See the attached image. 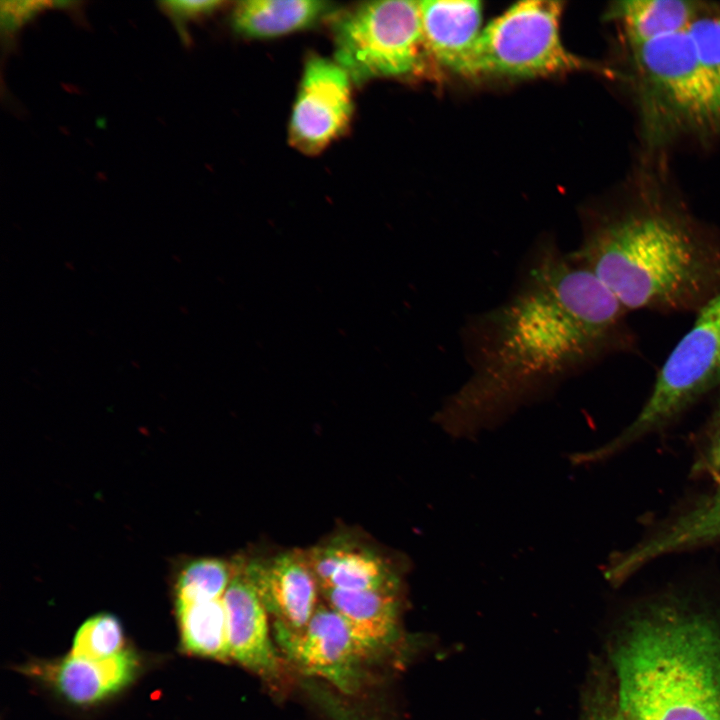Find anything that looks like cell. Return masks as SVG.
I'll return each instance as SVG.
<instances>
[{
  "mask_svg": "<svg viewBox=\"0 0 720 720\" xmlns=\"http://www.w3.org/2000/svg\"><path fill=\"white\" fill-rule=\"evenodd\" d=\"M223 596L227 617L230 659L262 676L278 672L279 660L270 635L268 612L256 590L240 569Z\"/></svg>",
  "mask_w": 720,
  "mask_h": 720,
  "instance_id": "11",
  "label": "cell"
},
{
  "mask_svg": "<svg viewBox=\"0 0 720 720\" xmlns=\"http://www.w3.org/2000/svg\"><path fill=\"white\" fill-rule=\"evenodd\" d=\"M304 552L319 590H400L396 567L363 544L336 538Z\"/></svg>",
  "mask_w": 720,
  "mask_h": 720,
  "instance_id": "13",
  "label": "cell"
},
{
  "mask_svg": "<svg viewBox=\"0 0 720 720\" xmlns=\"http://www.w3.org/2000/svg\"><path fill=\"white\" fill-rule=\"evenodd\" d=\"M570 256L628 311L697 313L720 293V235L656 194L599 218Z\"/></svg>",
  "mask_w": 720,
  "mask_h": 720,
  "instance_id": "2",
  "label": "cell"
},
{
  "mask_svg": "<svg viewBox=\"0 0 720 720\" xmlns=\"http://www.w3.org/2000/svg\"><path fill=\"white\" fill-rule=\"evenodd\" d=\"M176 613L182 644L187 652L217 660L230 658L223 598L176 603Z\"/></svg>",
  "mask_w": 720,
  "mask_h": 720,
  "instance_id": "18",
  "label": "cell"
},
{
  "mask_svg": "<svg viewBox=\"0 0 720 720\" xmlns=\"http://www.w3.org/2000/svg\"><path fill=\"white\" fill-rule=\"evenodd\" d=\"M319 591L322 600L345 621L365 659L396 640L400 590Z\"/></svg>",
  "mask_w": 720,
  "mask_h": 720,
  "instance_id": "15",
  "label": "cell"
},
{
  "mask_svg": "<svg viewBox=\"0 0 720 720\" xmlns=\"http://www.w3.org/2000/svg\"><path fill=\"white\" fill-rule=\"evenodd\" d=\"M274 623L292 632L309 623L319 601V586L304 550H290L266 559H237Z\"/></svg>",
  "mask_w": 720,
  "mask_h": 720,
  "instance_id": "10",
  "label": "cell"
},
{
  "mask_svg": "<svg viewBox=\"0 0 720 720\" xmlns=\"http://www.w3.org/2000/svg\"><path fill=\"white\" fill-rule=\"evenodd\" d=\"M339 720H367L362 714L350 712L343 715Z\"/></svg>",
  "mask_w": 720,
  "mask_h": 720,
  "instance_id": "25",
  "label": "cell"
},
{
  "mask_svg": "<svg viewBox=\"0 0 720 720\" xmlns=\"http://www.w3.org/2000/svg\"><path fill=\"white\" fill-rule=\"evenodd\" d=\"M334 9L325 1L247 0L234 7L232 23L245 37L268 39L311 27Z\"/></svg>",
  "mask_w": 720,
  "mask_h": 720,
  "instance_id": "17",
  "label": "cell"
},
{
  "mask_svg": "<svg viewBox=\"0 0 720 720\" xmlns=\"http://www.w3.org/2000/svg\"><path fill=\"white\" fill-rule=\"evenodd\" d=\"M709 471L720 470V438L713 444L703 464Z\"/></svg>",
  "mask_w": 720,
  "mask_h": 720,
  "instance_id": "24",
  "label": "cell"
},
{
  "mask_svg": "<svg viewBox=\"0 0 720 720\" xmlns=\"http://www.w3.org/2000/svg\"><path fill=\"white\" fill-rule=\"evenodd\" d=\"M587 704L585 720H627L619 707L611 672L600 677Z\"/></svg>",
  "mask_w": 720,
  "mask_h": 720,
  "instance_id": "22",
  "label": "cell"
},
{
  "mask_svg": "<svg viewBox=\"0 0 720 720\" xmlns=\"http://www.w3.org/2000/svg\"><path fill=\"white\" fill-rule=\"evenodd\" d=\"M705 8L683 0H624L612 3L609 19L621 27L629 47L687 31Z\"/></svg>",
  "mask_w": 720,
  "mask_h": 720,
  "instance_id": "16",
  "label": "cell"
},
{
  "mask_svg": "<svg viewBox=\"0 0 720 720\" xmlns=\"http://www.w3.org/2000/svg\"><path fill=\"white\" fill-rule=\"evenodd\" d=\"M610 671L627 720H720V620L675 598L633 611Z\"/></svg>",
  "mask_w": 720,
  "mask_h": 720,
  "instance_id": "3",
  "label": "cell"
},
{
  "mask_svg": "<svg viewBox=\"0 0 720 720\" xmlns=\"http://www.w3.org/2000/svg\"><path fill=\"white\" fill-rule=\"evenodd\" d=\"M657 374L640 413L616 438L577 454V464L611 456L638 438L664 426L720 384V293L697 313Z\"/></svg>",
  "mask_w": 720,
  "mask_h": 720,
  "instance_id": "5",
  "label": "cell"
},
{
  "mask_svg": "<svg viewBox=\"0 0 720 720\" xmlns=\"http://www.w3.org/2000/svg\"><path fill=\"white\" fill-rule=\"evenodd\" d=\"M235 570V561L228 562L217 558H201L187 563L176 580V603L223 598Z\"/></svg>",
  "mask_w": 720,
  "mask_h": 720,
  "instance_id": "19",
  "label": "cell"
},
{
  "mask_svg": "<svg viewBox=\"0 0 720 720\" xmlns=\"http://www.w3.org/2000/svg\"><path fill=\"white\" fill-rule=\"evenodd\" d=\"M688 33L700 60L720 81V16L702 13Z\"/></svg>",
  "mask_w": 720,
  "mask_h": 720,
  "instance_id": "21",
  "label": "cell"
},
{
  "mask_svg": "<svg viewBox=\"0 0 720 720\" xmlns=\"http://www.w3.org/2000/svg\"><path fill=\"white\" fill-rule=\"evenodd\" d=\"M562 3L524 1L481 32L475 75L535 77L594 67L570 53L560 38Z\"/></svg>",
  "mask_w": 720,
  "mask_h": 720,
  "instance_id": "7",
  "label": "cell"
},
{
  "mask_svg": "<svg viewBox=\"0 0 720 720\" xmlns=\"http://www.w3.org/2000/svg\"><path fill=\"white\" fill-rule=\"evenodd\" d=\"M425 52L451 71L474 76L482 30L479 1H419Z\"/></svg>",
  "mask_w": 720,
  "mask_h": 720,
  "instance_id": "12",
  "label": "cell"
},
{
  "mask_svg": "<svg viewBox=\"0 0 720 720\" xmlns=\"http://www.w3.org/2000/svg\"><path fill=\"white\" fill-rule=\"evenodd\" d=\"M629 49L649 146L720 135V81L700 60L688 30Z\"/></svg>",
  "mask_w": 720,
  "mask_h": 720,
  "instance_id": "4",
  "label": "cell"
},
{
  "mask_svg": "<svg viewBox=\"0 0 720 720\" xmlns=\"http://www.w3.org/2000/svg\"><path fill=\"white\" fill-rule=\"evenodd\" d=\"M164 4V8L176 18L177 22H184L185 19L209 14L223 3L220 1H172Z\"/></svg>",
  "mask_w": 720,
  "mask_h": 720,
  "instance_id": "23",
  "label": "cell"
},
{
  "mask_svg": "<svg viewBox=\"0 0 720 720\" xmlns=\"http://www.w3.org/2000/svg\"><path fill=\"white\" fill-rule=\"evenodd\" d=\"M352 81L336 61L307 60L289 122L295 148L314 155L344 132L353 111Z\"/></svg>",
  "mask_w": 720,
  "mask_h": 720,
  "instance_id": "8",
  "label": "cell"
},
{
  "mask_svg": "<svg viewBox=\"0 0 720 720\" xmlns=\"http://www.w3.org/2000/svg\"><path fill=\"white\" fill-rule=\"evenodd\" d=\"M137 665L134 653L126 649L103 660L70 654L58 661L33 664L26 671L49 682L68 701L89 705L124 688L134 678Z\"/></svg>",
  "mask_w": 720,
  "mask_h": 720,
  "instance_id": "14",
  "label": "cell"
},
{
  "mask_svg": "<svg viewBox=\"0 0 720 720\" xmlns=\"http://www.w3.org/2000/svg\"><path fill=\"white\" fill-rule=\"evenodd\" d=\"M123 641L119 620L110 614H99L79 628L71 654L87 660H103L123 651Z\"/></svg>",
  "mask_w": 720,
  "mask_h": 720,
  "instance_id": "20",
  "label": "cell"
},
{
  "mask_svg": "<svg viewBox=\"0 0 720 720\" xmlns=\"http://www.w3.org/2000/svg\"><path fill=\"white\" fill-rule=\"evenodd\" d=\"M627 311L570 255L552 244L535 248L512 295L469 328L471 373L441 406L438 424L455 438L474 437L630 349Z\"/></svg>",
  "mask_w": 720,
  "mask_h": 720,
  "instance_id": "1",
  "label": "cell"
},
{
  "mask_svg": "<svg viewBox=\"0 0 720 720\" xmlns=\"http://www.w3.org/2000/svg\"><path fill=\"white\" fill-rule=\"evenodd\" d=\"M335 61L353 81L404 76L418 70L425 51L419 1H373L334 25Z\"/></svg>",
  "mask_w": 720,
  "mask_h": 720,
  "instance_id": "6",
  "label": "cell"
},
{
  "mask_svg": "<svg viewBox=\"0 0 720 720\" xmlns=\"http://www.w3.org/2000/svg\"><path fill=\"white\" fill-rule=\"evenodd\" d=\"M273 636L283 654L303 673L328 681L342 694L358 689L365 658L345 621L324 601L318 603L302 631L292 632L274 623Z\"/></svg>",
  "mask_w": 720,
  "mask_h": 720,
  "instance_id": "9",
  "label": "cell"
},
{
  "mask_svg": "<svg viewBox=\"0 0 720 720\" xmlns=\"http://www.w3.org/2000/svg\"><path fill=\"white\" fill-rule=\"evenodd\" d=\"M712 424H713V426L720 427V403L714 412Z\"/></svg>",
  "mask_w": 720,
  "mask_h": 720,
  "instance_id": "26",
  "label": "cell"
}]
</instances>
